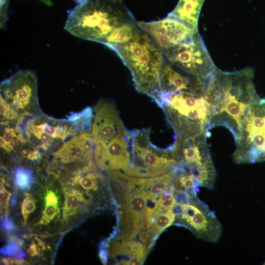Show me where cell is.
<instances>
[{
	"label": "cell",
	"instance_id": "12",
	"mask_svg": "<svg viewBox=\"0 0 265 265\" xmlns=\"http://www.w3.org/2000/svg\"><path fill=\"white\" fill-rule=\"evenodd\" d=\"M146 253L144 245L137 241H113L109 251L110 257L120 265H142Z\"/></svg>",
	"mask_w": 265,
	"mask_h": 265
},
{
	"label": "cell",
	"instance_id": "19",
	"mask_svg": "<svg viewBox=\"0 0 265 265\" xmlns=\"http://www.w3.org/2000/svg\"><path fill=\"white\" fill-rule=\"evenodd\" d=\"M0 107L1 121L21 125L26 120L1 98H0Z\"/></svg>",
	"mask_w": 265,
	"mask_h": 265
},
{
	"label": "cell",
	"instance_id": "21",
	"mask_svg": "<svg viewBox=\"0 0 265 265\" xmlns=\"http://www.w3.org/2000/svg\"><path fill=\"white\" fill-rule=\"evenodd\" d=\"M59 212L57 205L45 204L41 219L37 222L38 225H48Z\"/></svg>",
	"mask_w": 265,
	"mask_h": 265
},
{
	"label": "cell",
	"instance_id": "28",
	"mask_svg": "<svg viewBox=\"0 0 265 265\" xmlns=\"http://www.w3.org/2000/svg\"><path fill=\"white\" fill-rule=\"evenodd\" d=\"M45 204L57 205L58 199L55 193L51 190H47L45 197Z\"/></svg>",
	"mask_w": 265,
	"mask_h": 265
},
{
	"label": "cell",
	"instance_id": "11",
	"mask_svg": "<svg viewBox=\"0 0 265 265\" xmlns=\"http://www.w3.org/2000/svg\"><path fill=\"white\" fill-rule=\"evenodd\" d=\"M127 130L115 105L111 101L100 100L94 108L91 130L95 144L105 146Z\"/></svg>",
	"mask_w": 265,
	"mask_h": 265
},
{
	"label": "cell",
	"instance_id": "16",
	"mask_svg": "<svg viewBox=\"0 0 265 265\" xmlns=\"http://www.w3.org/2000/svg\"><path fill=\"white\" fill-rule=\"evenodd\" d=\"M65 202L63 208L62 217L68 222L70 218L75 215L80 208L81 203L87 204L83 192L79 188H73L72 186L65 187Z\"/></svg>",
	"mask_w": 265,
	"mask_h": 265
},
{
	"label": "cell",
	"instance_id": "10",
	"mask_svg": "<svg viewBox=\"0 0 265 265\" xmlns=\"http://www.w3.org/2000/svg\"><path fill=\"white\" fill-rule=\"evenodd\" d=\"M95 143L90 132H78L53 153L57 167L94 165Z\"/></svg>",
	"mask_w": 265,
	"mask_h": 265
},
{
	"label": "cell",
	"instance_id": "23",
	"mask_svg": "<svg viewBox=\"0 0 265 265\" xmlns=\"http://www.w3.org/2000/svg\"><path fill=\"white\" fill-rule=\"evenodd\" d=\"M25 194L26 196L23 201L21 207L24 224L26 223L29 214L35 209V202L33 197L29 193H26Z\"/></svg>",
	"mask_w": 265,
	"mask_h": 265
},
{
	"label": "cell",
	"instance_id": "29",
	"mask_svg": "<svg viewBox=\"0 0 265 265\" xmlns=\"http://www.w3.org/2000/svg\"><path fill=\"white\" fill-rule=\"evenodd\" d=\"M2 261L5 265H23L28 263L23 259H16L10 258H2Z\"/></svg>",
	"mask_w": 265,
	"mask_h": 265
},
{
	"label": "cell",
	"instance_id": "30",
	"mask_svg": "<svg viewBox=\"0 0 265 265\" xmlns=\"http://www.w3.org/2000/svg\"><path fill=\"white\" fill-rule=\"evenodd\" d=\"M108 252L105 248H101L99 251V257L101 262L104 264H106L107 263L108 259L107 257L108 256Z\"/></svg>",
	"mask_w": 265,
	"mask_h": 265
},
{
	"label": "cell",
	"instance_id": "24",
	"mask_svg": "<svg viewBox=\"0 0 265 265\" xmlns=\"http://www.w3.org/2000/svg\"><path fill=\"white\" fill-rule=\"evenodd\" d=\"M22 253V250L17 244L13 242H10L0 248V254L2 255L10 257L16 256Z\"/></svg>",
	"mask_w": 265,
	"mask_h": 265
},
{
	"label": "cell",
	"instance_id": "27",
	"mask_svg": "<svg viewBox=\"0 0 265 265\" xmlns=\"http://www.w3.org/2000/svg\"><path fill=\"white\" fill-rule=\"evenodd\" d=\"M9 0H0L1 26H3L5 22L7 7Z\"/></svg>",
	"mask_w": 265,
	"mask_h": 265
},
{
	"label": "cell",
	"instance_id": "9",
	"mask_svg": "<svg viewBox=\"0 0 265 265\" xmlns=\"http://www.w3.org/2000/svg\"><path fill=\"white\" fill-rule=\"evenodd\" d=\"M136 23L163 53L181 44L197 31L169 15L157 21Z\"/></svg>",
	"mask_w": 265,
	"mask_h": 265
},
{
	"label": "cell",
	"instance_id": "13",
	"mask_svg": "<svg viewBox=\"0 0 265 265\" xmlns=\"http://www.w3.org/2000/svg\"><path fill=\"white\" fill-rule=\"evenodd\" d=\"M0 148L6 153L18 150L27 140L19 124L0 121Z\"/></svg>",
	"mask_w": 265,
	"mask_h": 265
},
{
	"label": "cell",
	"instance_id": "4",
	"mask_svg": "<svg viewBox=\"0 0 265 265\" xmlns=\"http://www.w3.org/2000/svg\"><path fill=\"white\" fill-rule=\"evenodd\" d=\"M38 81L34 72L19 70L3 80L0 86V98L26 120L39 113Z\"/></svg>",
	"mask_w": 265,
	"mask_h": 265
},
{
	"label": "cell",
	"instance_id": "25",
	"mask_svg": "<svg viewBox=\"0 0 265 265\" xmlns=\"http://www.w3.org/2000/svg\"><path fill=\"white\" fill-rule=\"evenodd\" d=\"M10 193L8 192L1 183L0 186V208L1 210L4 209L5 217L8 213V203L10 199Z\"/></svg>",
	"mask_w": 265,
	"mask_h": 265
},
{
	"label": "cell",
	"instance_id": "5",
	"mask_svg": "<svg viewBox=\"0 0 265 265\" xmlns=\"http://www.w3.org/2000/svg\"><path fill=\"white\" fill-rule=\"evenodd\" d=\"M23 125L27 141L44 154L53 149L56 151L78 133L68 119H55L42 112L27 119Z\"/></svg>",
	"mask_w": 265,
	"mask_h": 265
},
{
	"label": "cell",
	"instance_id": "8",
	"mask_svg": "<svg viewBox=\"0 0 265 265\" xmlns=\"http://www.w3.org/2000/svg\"><path fill=\"white\" fill-rule=\"evenodd\" d=\"M182 205V204H181ZM177 218L179 225L188 228L198 238L215 242L222 234V227L214 212L196 196H191L188 204L182 205Z\"/></svg>",
	"mask_w": 265,
	"mask_h": 265
},
{
	"label": "cell",
	"instance_id": "22",
	"mask_svg": "<svg viewBox=\"0 0 265 265\" xmlns=\"http://www.w3.org/2000/svg\"><path fill=\"white\" fill-rule=\"evenodd\" d=\"M245 105L246 104L234 99L225 104L223 110L232 115L237 121L239 114L243 115Z\"/></svg>",
	"mask_w": 265,
	"mask_h": 265
},
{
	"label": "cell",
	"instance_id": "17",
	"mask_svg": "<svg viewBox=\"0 0 265 265\" xmlns=\"http://www.w3.org/2000/svg\"><path fill=\"white\" fill-rule=\"evenodd\" d=\"M68 119L72 123L78 133L91 132L93 111L90 107H87L81 112L72 114Z\"/></svg>",
	"mask_w": 265,
	"mask_h": 265
},
{
	"label": "cell",
	"instance_id": "3",
	"mask_svg": "<svg viewBox=\"0 0 265 265\" xmlns=\"http://www.w3.org/2000/svg\"><path fill=\"white\" fill-rule=\"evenodd\" d=\"M150 130L129 131V161L124 172L134 177H153L174 171L175 160L173 145L160 149L150 141Z\"/></svg>",
	"mask_w": 265,
	"mask_h": 265
},
{
	"label": "cell",
	"instance_id": "6",
	"mask_svg": "<svg viewBox=\"0 0 265 265\" xmlns=\"http://www.w3.org/2000/svg\"><path fill=\"white\" fill-rule=\"evenodd\" d=\"M163 53L166 61L206 82L216 69L198 30L181 44Z\"/></svg>",
	"mask_w": 265,
	"mask_h": 265
},
{
	"label": "cell",
	"instance_id": "32",
	"mask_svg": "<svg viewBox=\"0 0 265 265\" xmlns=\"http://www.w3.org/2000/svg\"><path fill=\"white\" fill-rule=\"evenodd\" d=\"M35 238L38 240V243L37 245H36V249L37 252L39 254L42 251L45 250V243L38 238Z\"/></svg>",
	"mask_w": 265,
	"mask_h": 265
},
{
	"label": "cell",
	"instance_id": "20",
	"mask_svg": "<svg viewBox=\"0 0 265 265\" xmlns=\"http://www.w3.org/2000/svg\"><path fill=\"white\" fill-rule=\"evenodd\" d=\"M173 188L172 184L157 199V203L159 208L163 211L171 209L176 203L172 193Z\"/></svg>",
	"mask_w": 265,
	"mask_h": 265
},
{
	"label": "cell",
	"instance_id": "1",
	"mask_svg": "<svg viewBox=\"0 0 265 265\" xmlns=\"http://www.w3.org/2000/svg\"><path fill=\"white\" fill-rule=\"evenodd\" d=\"M133 21L121 0H85L69 11L64 28L79 38L103 43L115 28Z\"/></svg>",
	"mask_w": 265,
	"mask_h": 265
},
{
	"label": "cell",
	"instance_id": "31",
	"mask_svg": "<svg viewBox=\"0 0 265 265\" xmlns=\"http://www.w3.org/2000/svg\"><path fill=\"white\" fill-rule=\"evenodd\" d=\"M27 253L31 256H34L39 255L36 249V244L34 241H33L27 249Z\"/></svg>",
	"mask_w": 265,
	"mask_h": 265
},
{
	"label": "cell",
	"instance_id": "26",
	"mask_svg": "<svg viewBox=\"0 0 265 265\" xmlns=\"http://www.w3.org/2000/svg\"><path fill=\"white\" fill-rule=\"evenodd\" d=\"M1 226L5 232L9 233L14 231L15 229V226L13 220L7 217H5V218L2 220Z\"/></svg>",
	"mask_w": 265,
	"mask_h": 265
},
{
	"label": "cell",
	"instance_id": "18",
	"mask_svg": "<svg viewBox=\"0 0 265 265\" xmlns=\"http://www.w3.org/2000/svg\"><path fill=\"white\" fill-rule=\"evenodd\" d=\"M15 186L21 189L30 187L33 182V175L30 169L23 166H18L13 171Z\"/></svg>",
	"mask_w": 265,
	"mask_h": 265
},
{
	"label": "cell",
	"instance_id": "14",
	"mask_svg": "<svg viewBox=\"0 0 265 265\" xmlns=\"http://www.w3.org/2000/svg\"><path fill=\"white\" fill-rule=\"evenodd\" d=\"M205 0H179L174 9L168 15L197 30L198 20Z\"/></svg>",
	"mask_w": 265,
	"mask_h": 265
},
{
	"label": "cell",
	"instance_id": "2",
	"mask_svg": "<svg viewBox=\"0 0 265 265\" xmlns=\"http://www.w3.org/2000/svg\"><path fill=\"white\" fill-rule=\"evenodd\" d=\"M110 49L130 71L135 89L153 99L159 90L160 76L166 60L150 37L139 27L130 41Z\"/></svg>",
	"mask_w": 265,
	"mask_h": 265
},
{
	"label": "cell",
	"instance_id": "15",
	"mask_svg": "<svg viewBox=\"0 0 265 265\" xmlns=\"http://www.w3.org/2000/svg\"><path fill=\"white\" fill-rule=\"evenodd\" d=\"M138 28L135 20L123 24L115 28L102 44L111 49L128 43L134 37Z\"/></svg>",
	"mask_w": 265,
	"mask_h": 265
},
{
	"label": "cell",
	"instance_id": "7",
	"mask_svg": "<svg viewBox=\"0 0 265 265\" xmlns=\"http://www.w3.org/2000/svg\"><path fill=\"white\" fill-rule=\"evenodd\" d=\"M122 187L121 215L120 217V238L130 239L134 237L140 227L142 216L148 196L141 186L129 176L119 179Z\"/></svg>",
	"mask_w": 265,
	"mask_h": 265
}]
</instances>
